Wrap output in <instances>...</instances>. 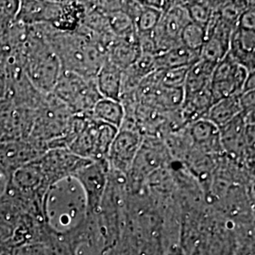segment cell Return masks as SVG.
<instances>
[{
  "label": "cell",
  "mask_w": 255,
  "mask_h": 255,
  "mask_svg": "<svg viewBox=\"0 0 255 255\" xmlns=\"http://www.w3.org/2000/svg\"><path fill=\"white\" fill-rule=\"evenodd\" d=\"M243 113L239 95L232 96L213 104L204 119L220 129Z\"/></svg>",
  "instance_id": "9a60e30c"
},
{
  "label": "cell",
  "mask_w": 255,
  "mask_h": 255,
  "mask_svg": "<svg viewBox=\"0 0 255 255\" xmlns=\"http://www.w3.org/2000/svg\"><path fill=\"white\" fill-rule=\"evenodd\" d=\"M141 9L134 20V27L137 35H149L154 31L163 12L145 2H141Z\"/></svg>",
  "instance_id": "ac0fdd59"
},
{
  "label": "cell",
  "mask_w": 255,
  "mask_h": 255,
  "mask_svg": "<svg viewBox=\"0 0 255 255\" xmlns=\"http://www.w3.org/2000/svg\"><path fill=\"white\" fill-rule=\"evenodd\" d=\"M250 72L227 54L215 66L210 89L214 103L240 95Z\"/></svg>",
  "instance_id": "8992f818"
},
{
  "label": "cell",
  "mask_w": 255,
  "mask_h": 255,
  "mask_svg": "<svg viewBox=\"0 0 255 255\" xmlns=\"http://www.w3.org/2000/svg\"><path fill=\"white\" fill-rule=\"evenodd\" d=\"M118 132L119 128L90 117L67 149L86 160H107L110 147Z\"/></svg>",
  "instance_id": "277c9868"
},
{
  "label": "cell",
  "mask_w": 255,
  "mask_h": 255,
  "mask_svg": "<svg viewBox=\"0 0 255 255\" xmlns=\"http://www.w3.org/2000/svg\"><path fill=\"white\" fill-rule=\"evenodd\" d=\"M9 174L5 172L3 169L0 168V199L2 198L3 194L6 191L9 181Z\"/></svg>",
  "instance_id": "7402d4cb"
},
{
  "label": "cell",
  "mask_w": 255,
  "mask_h": 255,
  "mask_svg": "<svg viewBox=\"0 0 255 255\" xmlns=\"http://www.w3.org/2000/svg\"><path fill=\"white\" fill-rule=\"evenodd\" d=\"M216 65L201 59L191 65L183 84V98L210 87Z\"/></svg>",
  "instance_id": "5bb4252c"
},
{
  "label": "cell",
  "mask_w": 255,
  "mask_h": 255,
  "mask_svg": "<svg viewBox=\"0 0 255 255\" xmlns=\"http://www.w3.org/2000/svg\"><path fill=\"white\" fill-rule=\"evenodd\" d=\"M110 166L107 160L92 161L74 174L87 200L88 214H98L107 188Z\"/></svg>",
  "instance_id": "52a82bcc"
},
{
  "label": "cell",
  "mask_w": 255,
  "mask_h": 255,
  "mask_svg": "<svg viewBox=\"0 0 255 255\" xmlns=\"http://www.w3.org/2000/svg\"><path fill=\"white\" fill-rule=\"evenodd\" d=\"M186 127L194 146L202 151L215 154L223 150L219 129L208 120L200 119Z\"/></svg>",
  "instance_id": "8fae6325"
},
{
  "label": "cell",
  "mask_w": 255,
  "mask_h": 255,
  "mask_svg": "<svg viewBox=\"0 0 255 255\" xmlns=\"http://www.w3.org/2000/svg\"><path fill=\"white\" fill-rule=\"evenodd\" d=\"M69 109L73 116H90L95 104L102 99L96 80L63 71L51 93Z\"/></svg>",
  "instance_id": "3957f363"
},
{
  "label": "cell",
  "mask_w": 255,
  "mask_h": 255,
  "mask_svg": "<svg viewBox=\"0 0 255 255\" xmlns=\"http://www.w3.org/2000/svg\"><path fill=\"white\" fill-rule=\"evenodd\" d=\"M249 4L248 1H221L218 10L219 18L236 27L238 19Z\"/></svg>",
  "instance_id": "ffe728a7"
},
{
  "label": "cell",
  "mask_w": 255,
  "mask_h": 255,
  "mask_svg": "<svg viewBox=\"0 0 255 255\" xmlns=\"http://www.w3.org/2000/svg\"><path fill=\"white\" fill-rule=\"evenodd\" d=\"M166 255H185L183 254V251L179 247H172Z\"/></svg>",
  "instance_id": "603a6c76"
},
{
  "label": "cell",
  "mask_w": 255,
  "mask_h": 255,
  "mask_svg": "<svg viewBox=\"0 0 255 255\" xmlns=\"http://www.w3.org/2000/svg\"><path fill=\"white\" fill-rule=\"evenodd\" d=\"M255 29L236 26L228 54L249 72H255Z\"/></svg>",
  "instance_id": "30bf717a"
},
{
  "label": "cell",
  "mask_w": 255,
  "mask_h": 255,
  "mask_svg": "<svg viewBox=\"0 0 255 255\" xmlns=\"http://www.w3.org/2000/svg\"><path fill=\"white\" fill-rule=\"evenodd\" d=\"M163 142L153 136L143 139V143L136 157L131 164L128 176L131 178V182L137 185L144 182L154 171H159L169 158V152Z\"/></svg>",
  "instance_id": "ba28073f"
},
{
  "label": "cell",
  "mask_w": 255,
  "mask_h": 255,
  "mask_svg": "<svg viewBox=\"0 0 255 255\" xmlns=\"http://www.w3.org/2000/svg\"><path fill=\"white\" fill-rule=\"evenodd\" d=\"M88 216L85 193L73 177L50 185L43 199V218L52 233L65 236L80 227Z\"/></svg>",
  "instance_id": "6da1fadb"
},
{
  "label": "cell",
  "mask_w": 255,
  "mask_h": 255,
  "mask_svg": "<svg viewBox=\"0 0 255 255\" xmlns=\"http://www.w3.org/2000/svg\"><path fill=\"white\" fill-rule=\"evenodd\" d=\"M190 22L183 2L172 1L170 7L162 13L157 27L152 32L156 56L181 44V35L184 27Z\"/></svg>",
  "instance_id": "5b68a950"
},
{
  "label": "cell",
  "mask_w": 255,
  "mask_h": 255,
  "mask_svg": "<svg viewBox=\"0 0 255 255\" xmlns=\"http://www.w3.org/2000/svg\"><path fill=\"white\" fill-rule=\"evenodd\" d=\"M8 82L4 66H0V101L4 100L8 94Z\"/></svg>",
  "instance_id": "44dd1931"
},
{
  "label": "cell",
  "mask_w": 255,
  "mask_h": 255,
  "mask_svg": "<svg viewBox=\"0 0 255 255\" xmlns=\"http://www.w3.org/2000/svg\"><path fill=\"white\" fill-rule=\"evenodd\" d=\"M143 139L144 136L139 131L119 128L107 157L110 170L128 175Z\"/></svg>",
  "instance_id": "9c48e42d"
},
{
  "label": "cell",
  "mask_w": 255,
  "mask_h": 255,
  "mask_svg": "<svg viewBox=\"0 0 255 255\" xmlns=\"http://www.w3.org/2000/svg\"><path fill=\"white\" fill-rule=\"evenodd\" d=\"M206 40V30L201 26L189 22L182 30L181 44L188 49L201 52V47Z\"/></svg>",
  "instance_id": "d6986e66"
},
{
  "label": "cell",
  "mask_w": 255,
  "mask_h": 255,
  "mask_svg": "<svg viewBox=\"0 0 255 255\" xmlns=\"http://www.w3.org/2000/svg\"><path fill=\"white\" fill-rule=\"evenodd\" d=\"M200 60V53L182 45L171 48L154 57L156 71L189 67Z\"/></svg>",
  "instance_id": "4fadbf2b"
},
{
  "label": "cell",
  "mask_w": 255,
  "mask_h": 255,
  "mask_svg": "<svg viewBox=\"0 0 255 255\" xmlns=\"http://www.w3.org/2000/svg\"><path fill=\"white\" fill-rule=\"evenodd\" d=\"M221 1H188L183 5L188 12L190 21L205 30L214 13L219 9Z\"/></svg>",
  "instance_id": "e0dca14e"
},
{
  "label": "cell",
  "mask_w": 255,
  "mask_h": 255,
  "mask_svg": "<svg viewBox=\"0 0 255 255\" xmlns=\"http://www.w3.org/2000/svg\"><path fill=\"white\" fill-rule=\"evenodd\" d=\"M24 72L32 86L44 95L51 94L63 68L59 58L43 36L38 25L27 26V37L22 48Z\"/></svg>",
  "instance_id": "7a4b0ae2"
},
{
  "label": "cell",
  "mask_w": 255,
  "mask_h": 255,
  "mask_svg": "<svg viewBox=\"0 0 255 255\" xmlns=\"http://www.w3.org/2000/svg\"><path fill=\"white\" fill-rule=\"evenodd\" d=\"M122 70L105 61L96 76L97 88L103 99L120 101L122 87Z\"/></svg>",
  "instance_id": "7c38bea8"
},
{
  "label": "cell",
  "mask_w": 255,
  "mask_h": 255,
  "mask_svg": "<svg viewBox=\"0 0 255 255\" xmlns=\"http://www.w3.org/2000/svg\"><path fill=\"white\" fill-rule=\"evenodd\" d=\"M90 117L94 120L120 128L125 118V110L121 101L101 99L92 110Z\"/></svg>",
  "instance_id": "2e32d148"
}]
</instances>
